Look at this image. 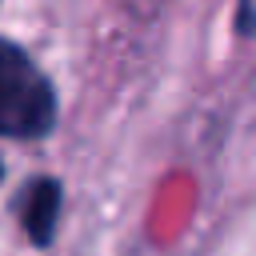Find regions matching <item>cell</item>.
I'll return each mask as SVG.
<instances>
[{
  "label": "cell",
  "instance_id": "obj_1",
  "mask_svg": "<svg viewBox=\"0 0 256 256\" xmlns=\"http://www.w3.org/2000/svg\"><path fill=\"white\" fill-rule=\"evenodd\" d=\"M52 128H56V88L16 40L0 36V136L40 140Z\"/></svg>",
  "mask_w": 256,
  "mask_h": 256
},
{
  "label": "cell",
  "instance_id": "obj_2",
  "mask_svg": "<svg viewBox=\"0 0 256 256\" xmlns=\"http://www.w3.org/2000/svg\"><path fill=\"white\" fill-rule=\"evenodd\" d=\"M60 204H64V188H60V180L40 176V180L28 184V192H24V208H20V224H24L28 244H36V248H48V244H52L56 224H60Z\"/></svg>",
  "mask_w": 256,
  "mask_h": 256
},
{
  "label": "cell",
  "instance_id": "obj_3",
  "mask_svg": "<svg viewBox=\"0 0 256 256\" xmlns=\"http://www.w3.org/2000/svg\"><path fill=\"white\" fill-rule=\"evenodd\" d=\"M236 32H240V36H252V32H256V4H252V0H240V16H236Z\"/></svg>",
  "mask_w": 256,
  "mask_h": 256
},
{
  "label": "cell",
  "instance_id": "obj_4",
  "mask_svg": "<svg viewBox=\"0 0 256 256\" xmlns=\"http://www.w3.org/2000/svg\"><path fill=\"white\" fill-rule=\"evenodd\" d=\"M0 176H4V164H0Z\"/></svg>",
  "mask_w": 256,
  "mask_h": 256
}]
</instances>
